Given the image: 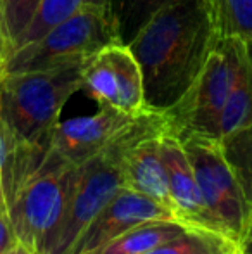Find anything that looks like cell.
<instances>
[{"mask_svg": "<svg viewBox=\"0 0 252 254\" xmlns=\"http://www.w3.org/2000/svg\"><path fill=\"white\" fill-rule=\"evenodd\" d=\"M74 164L45 145L14 147L5 168V202L16 237L44 254L61 221L76 177Z\"/></svg>", "mask_w": 252, "mask_h": 254, "instance_id": "2", "label": "cell"}, {"mask_svg": "<svg viewBox=\"0 0 252 254\" xmlns=\"http://www.w3.org/2000/svg\"><path fill=\"white\" fill-rule=\"evenodd\" d=\"M164 131L168 130H157L142 135L128 147L123 157V185L168 207L175 214L161 154V135Z\"/></svg>", "mask_w": 252, "mask_h": 254, "instance_id": "12", "label": "cell"}, {"mask_svg": "<svg viewBox=\"0 0 252 254\" xmlns=\"http://www.w3.org/2000/svg\"><path fill=\"white\" fill-rule=\"evenodd\" d=\"M85 61L0 74V118L10 149L49 144L62 107L81 90Z\"/></svg>", "mask_w": 252, "mask_h": 254, "instance_id": "3", "label": "cell"}, {"mask_svg": "<svg viewBox=\"0 0 252 254\" xmlns=\"http://www.w3.org/2000/svg\"><path fill=\"white\" fill-rule=\"evenodd\" d=\"M155 220L178 221L168 207L123 187L92 218V221L73 244L69 254H88L107 244L123 232L130 230L135 225Z\"/></svg>", "mask_w": 252, "mask_h": 254, "instance_id": "10", "label": "cell"}, {"mask_svg": "<svg viewBox=\"0 0 252 254\" xmlns=\"http://www.w3.org/2000/svg\"><path fill=\"white\" fill-rule=\"evenodd\" d=\"M5 57H7V52H5V45H3V38H2V33H0V74H2V69H3V63H5Z\"/></svg>", "mask_w": 252, "mask_h": 254, "instance_id": "25", "label": "cell"}, {"mask_svg": "<svg viewBox=\"0 0 252 254\" xmlns=\"http://www.w3.org/2000/svg\"><path fill=\"white\" fill-rule=\"evenodd\" d=\"M251 45L239 38H218L201 73L178 102L164 113L168 131L182 138H216L218 118L246 64Z\"/></svg>", "mask_w": 252, "mask_h": 254, "instance_id": "5", "label": "cell"}, {"mask_svg": "<svg viewBox=\"0 0 252 254\" xmlns=\"http://www.w3.org/2000/svg\"><path fill=\"white\" fill-rule=\"evenodd\" d=\"M183 230H187V227L178 221H145L131 227L130 230L123 232L121 235L88 254H147L164 242L175 239Z\"/></svg>", "mask_w": 252, "mask_h": 254, "instance_id": "13", "label": "cell"}, {"mask_svg": "<svg viewBox=\"0 0 252 254\" xmlns=\"http://www.w3.org/2000/svg\"><path fill=\"white\" fill-rule=\"evenodd\" d=\"M239 249L242 254H252V220H251L249 227H247V232H246V235H244L242 242H240Z\"/></svg>", "mask_w": 252, "mask_h": 254, "instance_id": "23", "label": "cell"}, {"mask_svg": "<svg viewBox=\"0 0 252 254\" xmlns=\"http://www.w3.org/2000/svg\"><path fill=\"white\" fill-rule=\"evenodd\" d=\"M114 42L121 40L107 5L92 2L49 30L38 40L14 49L3 63L2 73L37 71L85 61Z\"/></svg>", "mask_w": 252, "mask_h": 254, "instance_id": "6", "label": "cell"}, {"mask_svg": "<svg viewBox=\"0 0 252 254\" xmlns=\"http://www.w3.org/2000/svg\"><path fill=\"white\" fill-rule=\"evenodd\" d=\"M157 130H168V120L164 113L147 109L104 151L76 168L69 201L61 221L45 246L44 254H69L92 218L125 187L123 157L128 147L142 135Z\"/></svg>", "mask_w": 252, "mask_h": 254, "instance_id": "4", "label": "cell"}, {"mask_svg": "<svg viewBox=\"0 0 252 254\" xmlns=\"http://www.w3.org/2000/svg\"><path fill=\"white\" fill-rule=\"evenodd\" d=\"M161 154L162 161H164L166 177H168L173 209H175L178 221L190 230L219 237L218 230L209 216L197 178H195L189 156H187L180 138L169 131H164L161 135Z\"/></svg>", "mask_w": 252, "mask_h": 254, "instance_id": "11", "label": "cell"}, {"mask_svg": "<svg viewBox=\"0 0 252 254\" xmlns=\"http://www.w3.org/2000/svg\"><path fill=\"white\" fill-rule=\"evenodd\" d=\"M202 254H240V249L235 248V246H232L230 242L219 239V241L212 242V244L209 246Z\"/></svg>", "mask_w": 252, "mask_h": 254, "instance_id": "22", "label": "cell"}, {"mask_svg": "<svg viewBox=\"0 0 252 254\" xmlns=\"http://www.w3.org/2000/svg\"><path fill=\"white\" fill-rule=\"evenodd\" d=\"M218 144L252 213V123L221 137Z\"/></svg>", "mask_w": 252, "mask_h": 254, "instance_id": "15", "label": "cell"}, {"mask_svg": "<svg viewBox=\"0 0 252 254\" xmlns=\"http://www.w3.org/2000/svg\"><path fill=\"white\" fill-rule=\"evenodd\" d=\"M173 0H105L121 44H130L140 28Z\"/></svg>", "mask_w": 252, "mask_h": 254, "instance_id": "17", "label": "cell"}, {"mask_svg": "<svg viewBox=\"0 0 252 254\" xmlns=\"http://www.w3.org/2000/svg\"><path fill=\"white\" fill-rule=\"evenodd\" d=\"M10 144L9 135L5 131V127L0 118V214H7V202H5V168L9 159Z\"/></svg>", "mask_w": 252, "mask_h": 254, "instance_id": "20", "label": "cell"}, {"mask_svg": "<svg viewBox=\"0 0 252 254\" xmlns=\"http://www.w3.org/2000/svg\"><path fill=\"white\" fill-rule=\"evenodd\" d=\"M216 241H219V237L205 235V234H201V232L187 228V230H183L180 235H176L175 239L164 242V244L152 249V251L147 254H202Z\"/></svg>", "mask_w": 252, "mask_h": 254, "instance_id": "19", "label": "cell"}, {"mask_svg": "<svg viewBox=\"0 0 252 254\" xmlns=\"http://www.w3.org/2000/svg\"><path fill=\"white\" fill-rule=\"evenodd\" d=\"M7 254H37V253H33L30 248H26L24 244H21V242H17L16 246H14L12 249H10Z\"/></svg>", "mask_w": 252, "mask_h": 254, "instance_id": "24", "label": "cell"}, {"mask_svg": "<svg viewBox=\"0 0 252 254\" xmlns=\"http://www.w3.org/2000/svg\"><path fill=\"white\" fill-rule=\"evenodd\" d=\"M40 2L42 0H0V33L7 56L14 51L19 37L33 19Z\"/></svg>", "mask_w": 252, "mask_h": 254, "instance_id": "18", "label": "cell"}, {"mask_svg": "<svg viewBox=\"0 0 252 254\" xmlns=\"http://www.w3.org/2000/svg\"><path fill=\"white\" fill-rule=\"evenodd\" d=\"M197 178L202 199L219 237L240 248L252 213L233 171L223 157L218 140L202 135L180 138Z\"/></svg>", "mask_w": 252, "mask_h": 254, "instance_id": "7", "label": "cell"}, {"mask_svg": "<svg viewBox=\"0 0 252 254\" xmlns=\"http://www.w3.org/2000/svg\"><path fill=\"white\" fill-rule=\"evenodd\" d=\"M240 254H242V253H240Z\"/></svg>", "mask_w": 252, "mask_h": 254, "instance_id": "26", "label": "cell"}, {"mask_svg": "<svg viewBox=\"0 0 252 254\" xmlns=\"http://www.w3.org/2000/svg\"><path fill=\"white\" fill-rule=\"evenodd\" d=\"M17 242L19 241H17L16 232H14L9 216L7 214H0V254H7Z\"/></svg>", "mask_w": 252, "mask_h": 254, "instance_id": "21", "label": "cell"}, {"mask_svg": "<svg viewBox=\"0 0 252 254\" xmlns=\"http://www.w3.org/2000/svg\"><path fill=\"white\" fill-rule=\"evenodd\" d=\"M81 90L99 107H111L131 116L147 111L140 64L121 42L105 45L85 61Z\"/></svg>", "mask_w": 252, "mask_h": 254, "instance_id": "8", "label": "cell"}, {"mask_svg": "<svg viewBox=\"0 0 252 254\" xmlns=\"http://www.w3.org/2000/svg\"><path fill=\"white\" fill-rule=\"evenodd\" d=\"M218 35L209 0H173L126 44L140 64L147 109L166 113L190 88Z\"/></svg>", "mask_w": 252, "mask_h": 254, "instance_id": "1", "label": "cell"}, {"mask_svg": "<svg viewBox=\"0 0 252 254\" xmlns=\"http://www.w3.org/2000/svg\"><path fill=\"white\" fill-rule=\"evenodd\" d=\"M252 123V47H249L246 64L237 80L233 90L230 92L225 106L218 118L216 138H221L232 131Z\"/></svg>", "mask_w": 252, "mask_h": 254, "instance_id": "14", "label": "cell"}, {"mask_svg": "<svg viewBox=\"0 0 252 254\" xmlns=\"http://www.w3.org/2000/svg\"><path fill=\"white\" fill-rule=\"evenodd\" d=\"M218 38H239L252 47V0H209Z\"/></svg>", "mask_w": 252, "mask_h": 254, "instance_id": "16", "label": "cell"}, {"mask_svg": "<svg viewBox=\"0 0 252 254\" xmlns=\"http://www.w3.org/2000/svg\"><path fill=\"white\" fill-rule=\"evenodd\" d=\"M138 116L111 107H99L92 116L59 121L49 135V147L64 161L80 166L104 151Z\"/></svg>", "mask_w": 252, "mask_h": 254, "instance_id": "9", "label": "cell"}]
</instances>
